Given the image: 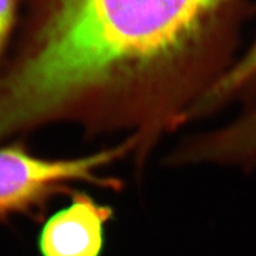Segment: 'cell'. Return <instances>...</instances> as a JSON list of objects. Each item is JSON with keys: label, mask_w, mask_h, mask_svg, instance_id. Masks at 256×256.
Wrapping results in <instances>:
<instances>
[{"label": "cell", "mask_w": 256, "mask_h": 256, "mask_svg": "<svg viewBox=\"0 0 256 256\" xmlns=\"http://www.w3.org/2000/svg\"><path fill=\"white\" fill-rule=\"evenodd\" d=\"M137 140L94 155L70 160H46L18 146L0 148V220L30 210L68 182H86L115 187L117 182L104 178L99 170L126 154Z\"/></svg>", "instance_id": "obj_1"}, {"label": "cell", "mask_w": 256, "mask_h": 256, "mask_svg": "<svg viewBox=\"0 0 256 256\" xmlns=\"http://www.w3.org/2000/svg\"><path fill=\"white\" fill-rule=\"evenodd\" d=\"M108 206L77 194L72 202L57 212L44 225L39 236L43 256H99L104 227L111 218Z\"/></svg>", "instance_id": "obj_2"}, {"label": "cell", "mask_w": 256, "mask_h": 256, "mask_svg": "<svg viewBox=\"0 0 256 256\" xmlns=\"http://www.w3.org/2000/svg\"><path fill=\"white\" fill-rule=\"evenodd\" d=\"M256 74V40L246 54L232 64L227 72L189 110L188 119H202L236 98L241 88Z\"/></svg>", "instance_id": "obj_3"}, {"label": "cell", "mask_w": 256, "mask_h": 256, "mask_svg": "<svg viewBox=\"0 0 256 256\" xmlns=\"http://www.w3.org/2000/svg\"><path fill=\"white\" fill-rule=\"evenodd\" d=\"M240 110L232 122L234 138L240 150L256 164V74L239 92Z\"/></svg>", "instance_id": "obj_4"}, {"label": "cell", "mask_w": 256, "mask_h": 256, "mask_svg": "<svg viewBox=\"0 0 256 256\" xmlns=\"http://www.w3.org/2000/svg\"><path fill=\"white\" fill-rule=\"evenodd\" d=\"M14 0H0V56L6 45L12 25Z\"/></svg>", "instance_id": "obj_5"}]
</instances>
